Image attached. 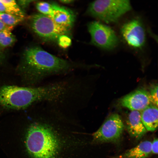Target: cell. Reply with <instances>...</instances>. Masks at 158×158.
Listing matches in <instances>:
<instances>
[{"mask_svg":"<svg viewBox=\"0 0 158 158\" xmlns=\"http://www.w3.org/2000/svg\"><path fill=\"white\" fill-rule=\"evenodd\" d=\"M25 145L32 158H54L59 147L58 139L50 128L38 123L32 125L28 128Z\"/></svg>","mask_w":158,"mask_h":158,"instance_id":"obj_3","label":"cell"},{"mask_svg":"<svg viewBox=\"0 0 158 158\" xmlns=\"http://www.w3.org/2000/svg\"><path fill=\"white\" fill-rule=\"evenodd\" d=\"M131 8L128 0H97L90 4L87 12L93 17L110 23L117 22Z\"/></svg>","mask_w":158,"mask_h":158,"instance_id":"obj_4","label":"cell"},{"mask_svg":"<svg viewBox=\"0 0 158 158\" xmlns=\"http://www.w3.org/2000/svg\"><path fill=\"white\" fill-rule=\"evenodd\" d=\"M23 17L15 15L0 12V21L7 26L13 28L22 21Z\"/></svg>","mask_w":158,"mask_h":158,"instance_id":"obj_14","label":"cell"},{"mask_svg":"<svg viewBox=\"0 0 158 158\" xmlns=\"http://www.w3.org/2000/svg\"><path fill=\"white\" fill-rule=\"evenodd\" d=\"M36 7L41 14L49 16L52 13L53 8L52 4L45 2H39L36 4Z\"/></svg>","mask_w":158,"mask_h":158,"instance_id":"obj_16","label":"cell"},{"mask_svg":"<svg viewBox=\"0 0 158 158\" xmlns=\"http://www.w3.org/2000/svg\"><path fill=\"white\" fill-rule=\"evenodd\" d=\"M141 121L147 131L154 132L158 126L157 107L152 104L140 111Z\"/></svg>","mask_w":158,"mask_h":158,"instance_id":"obj_12","label":"cell"},{"mask_svg":"<svg viewBox=\"0 0 158 158\" xmlns=\"http://www.w3.org/2000/svg\"><path fill=\"white\" fill-rule=\"evenodd\" d=\"M13 28L7 26L0 21V32L5 30H11Z\"/></svg>","mask_w":158,"mask_h":158,"instance_id":"obj_21","label":"cell"},{"mask_svg":"<svg viewBox=\"0 0 158 158\" xmlns=\"http://www.w3.org/2000/svg\"><path fill=\"white\" fill-rule=\"evenodd\" d=\"M11 30H5L0 32V46L3 47L10 46L16 41L15 36Z\"/></svg>","mask_w":158,"mask_h":158,"instance_id":"obj_15","label":"cell"},{"mask_svg":"<svg viewBox=\"0 0 158 158\" xmlns=\"http://www.w3.org/2000/svg\"><path fill=\"white\" fill-rule=\"evenodd\" d=\"M153 104L158 107V86L155 84L152 85L149 92Z\"/></svg>","mask_w":158,"mask_h":158,"instance_id":"obj_18","label":"cell"},{"mask_svg":"<svg viewBox=\"0 0 158 158\" xmlns=\"http://www.w3.org/2000/svg\"><path fill=\"white\" fill-rule=\"evenodd\" d=\"M151 142L145 140L141 142L135 147L127 150L119 158H147L152 153Z\"/></svg>","mask_w":158,"mask_h":158,"instance_id":"obj_13","label":"cell"},{"mask_svg":"<svg viewBox=\"0 0 158 158\" xmlns=\"http://www.w3.org/2000/svg\"><path fill=\"white\" fill-rule=\"evenodd\" d=\"M22 62L23 68L36 81L51 75L67 72L74 67L68 61L37 46L29 47L25 51Z\"/></svg>","mask_w":158,"mask_h":158,"instance_id":"obj_2","label":"cell"},{"mask_svg":"<svg viewBox=\"0 0 158 158\" xmlns=\"http://www.w3.org/2000/svg\"><path fill=\"white\" fill-rule=\"evenodd\" d=\"M33 0H20L18 1V4L23 8H26Z\"/></svg>","mask_w":158,"mask_h":158,"instance_id":"obj_20","label":"cell"},{"mask_svg":"<svg viewBox=\"0 0 158 158\" xmlns=\"http://www.w3.org/2000/svg\"><path fill=\"white\" fill-rule=\"evenodd\" d=\"M151 149L152 153L157 154L158 153V139L154 138L153 141L151 142Z\"/></svg>","mask_w":158,"mask_h":158,"instance_id":"obj_19","label":"cell"},{"mask_svg":"<svg viewBox=\"0 0 158 158\" xmlns=\"http://www.w3.org/2000/svg\"><path fill=\"white\" fill-rule=\"evenodd\" d=\"M57 41L59 46L63 48H66L69 47L71 43V38L67 35L60 36Z\"/></svg>","mask_w":158,"mask_h":158,"instance_id":"obj_17","label":"cell"},{"mask_svg":"<svg viewBox=\"0 0 158 158\" xmlns=\"http://www.w3.org/2000/svg\"><path fill=\"white\" fill-rule=\"evenodd\" d=\"M126 122L128 133L131 136L137 140L141 138L147 131L141 121L139 111H131Z\"/></svg>","mask_w":158,"mask_h":158,"instance_id":"obj_11","label":"cell"},{"mask_svg":"<svg viewBox=\"0 0 158 158\" xmlns=\"http://www.w3.org/2000/svg\"><path fill=\"white\" fill-rule=\"evenodd\" d=\"M124 126L119 115L114 114L108 117L99 128L93 134L96 143H115L121 139Z\"/></svg>","mask_w":158,"mask_h":158,"instance_id":"obj_8","label":"cell"},{"mask_svg":"<svg viewBox=\"0 0 158 158\" xmlns=\"http://www.w3.org/2000/svg\"><path fill=\"white\" fill-rule=\"evenodd\" d=\"M66 92L62 83L35 87L4 86L0 87V106L8 109H22L39 102L59 99Z\"/></svg>","mask_w":158,"mask_h":158,"instance_id":"obj_1","label":"cell"},{"mask_svg":"<svg viewBox=\"0 0 158 158\" xmlns=\"http://www.w3.org/2000/svg\"><path fill=\"white\" fill-rule=\"evenodd\" d=\"M121 105L131 111H141L153 104L149 92L139 89L126 95L121 99Z\"/></svg>","mask_w":158,"mask_h":158,"instance_id":"obj_9","label":"cell"},{"mask_svg":"<svg viewBox=\"0 0 158 158\" xmlns=\"http://www.w3.org/2000/svg\"><path fill=\"white\" fill-rule=\"evenodd\" d=\"M146 30L141 19L135 17L123 23L120 32L123 41L128 47L134 51H140L144 49L146 45Z\"/></svg>","mask_w":158,"mask_h":158,"instance_id":"obj_5","label":"cell"},{"mask_svg":"<svg viewBox=\"0 0 158 158\" xmlns=\"http://www.w3.org/2000/svg\"><path fill=\"white\" fill-rule=\"evenodd\" d=\"M52 4L53 11L49 16L57 25L70 31L75 20L74 13L71 10L55 3Z\"/></svg>","mask_w":158,"mask_h":158,"instance_id":"obj_10","label":"cell"},{"mask_svg":"<svg viewBox=\"0 0 158 158\" xmlns=\"http://www.w3.org/2000/svg\"><path fill=\"white\" fill-rule=\"evenodd\" d=\"M60 1L62 3H63L64 4H70V3H73L74 1L70 0H60Z\"/></svg>","mask_w":158,"mask_h":158,"instance_id":"obj_22","label":"cell"},{"mask_svg":"<svg viewBox=\"0 0 158 158\" xmlns=\"http://www.w3.org/2000/svg\"><path fill=\"white\" fill-rule=\"evenodd\" d=\"M91 43L102 49L111 50L118 44L119 40L114 30L109 26L98 21L88 24Z\"/></svg>","mask_w":158,"mask_h":158,"instance_id":"obj_7","label":"cell"},{"mask_svg":"<svg viewBox=\"0 0 158 158\" xmlns=\"http://www.w3.org/2000/svg\"><path fill=\"white\" fill-rule=\"evenodd\" d=\"M30 25L36 35L46 41L57 40L60 36L67 35L70 31L56 24L49 16L40 13L32 16Z\"/></svg>","mask_w":158,"mask_h":158,"instance_id":"obj_6","label":"cell"},{"mask_svg":"<svg viewBox=\"0 0 158 158\" xmlns=\"http://www.w3.org/2000/svg\"><path fill=\"white\" fill-rule=\"evenodd\" d=\"M1 53H0V59L1 58Z\"/></svg>","mask_w":158,"mask_h":158,"instance_id":"obj_23","label":"cell"}]
</instances>
